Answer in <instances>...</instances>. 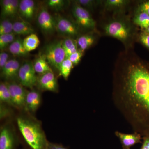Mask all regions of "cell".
Masks as SVG:
<instances>
[{
	"label": "cell",
	"instance_id": "6da1fadb",
	"mask_svg": "<svg viewBox=\"0 0 149 149\" xmlns=\"http://www.w3.org/2000/svg\"><path fill=\"white\" fill-rule=\"evenodd\" d=\"M112 98L133 132L149 138V61L133 49L120 52L113 72Z\"/></svg>",
	"mask_w": 149,
	"mask_h": 149
},
{
	"label": "cell",
	"instance_id": "7a4b0ae2",
	"mask_svg": "<svg viewBox=\"0 0 149 149\" xmlns=\"http://www.w3.org/2000/svg\"><path fill=\"white\" fill-rule=\"evenodd\" d=\"M103 29L106 35L120 41L125 49H133L134 43L137 42L139 29L132 19L124 14L114 15L104 24Z\"/></svg>",
	"mask_w": 149,
	"mask_h": 149
},
{
	"label": "cell",
	"instance_id": "3957f363",
	"mask_svg": "<svg viewBox=\"0 0 149 149\" xmlns=\"http://www.w3.org/2000/svg\"><path fill=\"white\" fill-rule=\"evenodd\" d=\"M17 123L29 149H47L49 141L38 121L29 118L20 116L17 118Z\"/></svg>",
	"mask_w": 149,
	"mask_h": 149
},
{
	"label": "cell",
	"instance_id": "277c9868",
	"mask_svg": "<svg viewBox=\"0 0 149 149\" xmlns=\"http://www.w3.org/2000/svg\"><path fill=\"white\" fill-rule=\"evenodd\" d=\"M52 67L59 71L62 63L66 58V55L62 45V41H56L45 47L42 54Z\"/></svg>",
	"mask_w": 149,
	"mask_h": 149
},
{
	"label": "cell",
	"instance_id": "5b68a950",
	"mask_svg": "<svg viewBox=\"0 0 149 149\" xmlns=\"http://www.w3.org/2000/svg\"><path fill=\"white\" fill-rule=\"evenodd\" d=\"M72 12L75 22L80 29L88 32L96 31V22L89 11L74 1Z\"/></svg>",
	"mask_w": 149,
	"mask_h": 149
},
{
	"label": "cell",
	"instance_id": "8992f818",
	"mask_svg": "<svg viewBox=\"0 0 149 149\" xmlns=\"http://www.w3.org/2000/svg\"><path fill=\"white\" fill-rule=\"evenodd\" d=\"M56 31L65 38H76L80 35V29L76 22L64 17L57 15L54 17Z\"/></svg>",
	"mask_w": 149,
	"mask_h": 149
},
{
	"label": "cell",
	"instance_id": "52a82bcc",
	"mask_svg": "<svg viewBox=\"0 0 149 149\" xmlns=\"http://www.w3.org/2000/svg\"><path fill=\"white\" fill-rule=\"evenodd\" d=\"M34 69L33 62L25 61L21 65L19 71L18 78L22 86L32 89L37 85V77Z\"/></svg>",
	"mask_w": 149,
	"mask_h": 149
},
{
	"label": "cell",
	"instance_id": "ba28073f",
	"mask_svg": "<svg viewBox=\"0 0 149 149\" xmlns=\"http://www.w3.org/2000/svg\"><path fill=\"white\" fill-rule=\"evenodd\" d=\"M37 21L38 26L45 35H52L56 32L54 18L49 13L45 7L40 9L37 14Z\"/></svg>",
	"mask_w": 149,
	"mask_h": 149
},
{
	"label": "cell",
	"instance_id": "9c48e42d",
	"mask_svg": "<svg viewBox=\"0 0 149 149\" xmlns=\"http://www.w3.org/2000/svg\"><path fill=\"white\" fill-rule=\"evenodd\" d=\"M8 86L14 107L18 109L25 107L27 92L21 84L16 82H6Z\"/></svg>",
	"mask_w": 149,
	"mask_h": 149
},
{
	"label": "cell",
	"instance_id": "30bf717a",
	"mask_svg": "<svg viewBox=\"0 0 149 149\" xmlns=\"http://www.w3.org/2000/svg\"><path fill=\"white\" fill-rule=\"evenodd\" d=\"M37 85L40 90L57 92L58 85L53 72H48L37 77Z\"/></svg>",
	"mask_w": 149,
	"mask_h": 149
},
{
	"label": "cell",
	"instance_id": "8fae6325",
	"mask_svg": "<svg viewBox=\"0 0 149 149\" xmlns=\"http://www.w3.org/2000/svg\"><path fill=\"white\" fill-rule=\"evenodd\" d=\"M131 3L128 0H105L102 1L104 10L113 12L115 15L124 14V10Z\"/></svg>",
	"mask_w": 149,
	"mask_h": 149
},
{
	"label": "cell",
	"instance_id": "7c38bea8",
	"mask_svg": "<svg viewBox=\"0 0 149 149\" xmlns=\"http://www.w3.org/2000/svg\"><path fill=\"white\" fill-rule=\"evenodd\" d=\"M21 65L15 58L9 59L1 70V75L7 80H12L18 78L19 71Z\"/></svg>",
	"mask_w": 149,
	"mask_h": 149
},
{
	"label": "cell",
	"instance_id": "4fadbf2b",
	"mask_svg": "<svg viewBox=\"0 0 149 149\" xmlns=\"http://www.w3.org/2000/svg\"><path fill=\"white\" fill-rule=\"evenodd\" d=\"M115 135L119 139L123 149H130L134 145L141 143L142 136L136 132L127 134L116 131Z\"/></svg>",
	"mask_w": 149,
	"mask_h": 149
},
{
	"label": "cell",
	"instance_id": "5bb4252c",
	"mask_svg": "<svg viewBox=\"0 0 149 149\" xmlns=\"http://www.w3.org/2000/svg\"><path fill=\"white\" fill-rule=\"evenodd\" d=\"M17 143L10 127L5 126L0 132V149H15Z\"/></svg>",
	"mask_w": 149,
	"mask_h": 149
},
{
	"label": "cell",
	"instance_id": "9a60e30c",
	"mask_svg": "<svg viewBox=\"0 0 149 149\" xmlns=\"http://www.w3.org/2000/svg\"><path fill=\"white\" fill-rule=\"evenodd\" d=\"M98 34L97 31L88 32L79 35L76 39L77 48L79 50L84 52L95 44L98 38Z\"/></svg>",
	"mask_w": 149,
	"mask_h": 149
},
{
	"label": "cell",
	"instance_id": "2e32d148",
	"mask_svg": "<svg viewBox=\"0 0 149 149\" xmlns=\"http://www.w3.org/2000/svg\"><path fill=\"white\" fill-rule=\"evenodd\" d=\"M36 10V5L32 0L20 1L19 13L26 21L32 20L34 18Z\"/></svg>",
	"mask_w": 149,
	"mask_h": 149
},
{
	"label": "cell",
	"instance_id": "e0dca14e",
	"mask_svg": "<svg viewBox=\"0 0 149 149\" xmlns=\"http://www.w3.org/2000/svg\"><path fill=\"white\" fill-rule=\"evenodd\" d=\"M41 103V96L38 91L35 90L27 92L25 100V107L27 110L35 112Z\"/></svg>",
	"mask_w": 149,
	"mask_h": 149
},
{
	"label": "cell",
	"instance_id": "ac0fdd59",
	"mask_svg": "<svg viewBox=\"0 0 149 149\" xmlns=\"http://www.w3.org/2000/svg\"><path fill=\"white\" fill-rule=\"evenodd\" d=\"M13 32L15 35L27 36L34 33V29L28 22L20 20L13 22Z\"/></svg>",
	"mask_w": 149,
	"mask_h": 149
},
{
	"label": "cell",
	"instance_id": "d6986e66",
	"mask_svg": "<svg viewBox=\"0 0 149 149\" xmlns=\"http://www.w3.org/2000/svg\"><path fill=\"white\" fill-rule=\"evenodd\" d=\"M9 51L12 54L17 57H26L29 55L23 45V40L20 37H17L8 47Z\"/></svg>",
	"mask_w": 149,
	"mask_h": 149
},
{
	"label": "cell",
	"instance_id": "ffe728a7",
	"mask_svg": "<svg viewBox=\"0 0 149 149\" xmlns=\"http://www.w3.org/2000/svg\"><path fill=\"white\" fill-rule=\"evenodd\" d=\"M33 65L35 72L40 75L47 72H53L52 68L46 60L45 58L42 54L35 59Z\"/></svg>",
	"mask_w": 149,
	"mask_h": 149
},
{
	"label": "cell",
	"instance_id": "44dd1931",
	"mask_svg": "<svg viewBox=\"0 0 149 149\" xmlns=\"http://www.w3.org/2000/svg\"><path fill=\"white\" fill-rule=\"evenodd\" d=\"M132 21L140 29H146L149 26V15L143 11H135Z\"/></svg>",
	"mask_w": 149,
	"mask_h": 149
},
{
	"label": "cell",
	"instance_id": "7402d4cb",
	"mask_svg": "<svg viewBox=\"0 0 149 149\" xmlns=\"http://www.w3.org/2000/svg\"><path fill=\"white\" fill-rule=\"evenodd\" d=\"M62 45L66 55V58L78 51L76 40L73 38H65L62 40Z\"/></svg>",
	"mask_w": 149,
	"mask_h": 149
},
{
	"label": "cell",
	"instance_id": "603a6c76",
	"mask_svg": "<svg viewBox=\"0 0 149 149\" xmlns=\"http://www.w3.org/2000/svg\"><path fill=\"white\" fill-rule=\"evenodd\" d=\"M40 44L39 38L34 33L28 35L23 40V45L28 52L36 49Z\"/></svg>",
	"mask_w": 149,
	"mask_h": 149
},
{
	"label": "cell",
	"instance_id": "cb8c5ba5",
	"mask_svg": "<svg viewBox=\"0 0 149 149\" xmlns=\"http://www.w3.org/2000/svg\"><path fill=\"white\" fill-rule=\"evenodd\" d=\"M0 101L2 103L14 106L9 90L6 82H1L0 84Z\"/></svg>",
	"mask_w": 149,
	"mask_h": 149
},
{
	"label": "cell",
	"instance_id": "d4e9b609",
	"mask_svg": "<svg viewBox=\"0 0 149 149\" xmlns=\"http://www.w3.org/2000/svg\"><path fill=\"white\" fill-rule=\"evenodd\" d=\"M74 65L69 58H65L62 63L60 68L59 74L62 76L65 80L69 77L71 70Z\"/></svg>",
	"mask_w": 149,
	"mask_h": 149
},
{
	"label": "cell",
	"instance_id": "484cf974",
	"mask_svg": "<svg viewBox=\"0 0 149 149\" xmlns=\"http://www.w3.org/2000/svg\"><path fill=\"white\" fill-rule=\"evenodd\" d=\"M15 34L12 32L8 34L0 35V49L3 51L13 42L16 38Z\"/></svg>",
	"mask_w": 149,
	"mask_h": 149
},
{
	"label": "cell",
	"instance_id": "4316f807",
	"mask_svg": "<svg viewBox=\"0 0 149 149\" xmlns=\"http://www.w3.org/2000/svg\"><path fill=\"white\" fill-rule=\"evenodd\" d=\"M74 2L87 10H93L98 6L102 5V1L94 0H77Z\"/></svg>",
	"mask_w": 149,
	"mask_h": 149
},
{
	"label": "cell",
	"instance_id": "83f0119b",
	"mask_svg": "<svg viewBox=\"0 0 149 149\" xmlns=\"http://www.w3.org/2000/svg\"><path fill=\"white\" fill-rule=\"evenodd\" d=\"M13 23L9 19H4L0 23V35L13 32Z\"/></svg>",
	"mask_w": 149,
	"mask_h": 149
},
{
	"label": "cell",
	"instance_id": "f1b7e54d",
	"mask_svg": "<svg viewBox=\"0 0 149 149\" xmlns=\"http://www.w3.org/2000/svg\"><path fill=\"white\" fill-rule=\"evenodd\" d=\"M137 42L143 46L149 51V33L145 29H140L139 31Z\"/></svg>",
	"mask_w": 149,
	"mask_h": 149
},
{
	"label": "cell",
	"instance_id": "f546056e",
	"mask_svg": "<svg viewBox=\"0 0 149 149\" xmlns=\"http://www.w3.org/2000/svg\"><path fill=\"white\" fill-rule=\"evenodd\" d=\"M19 2L20 1L18 0H11L10 6L3 19L14 17L19 12Z\"/></svg>",
	"mask_w": 149,
	"mask_h": 149
},
{
	"label": "cell",
	"instance_id": "4dcf8cb0",
	"mask_svg": "<svg viewBox=\"0 0 149 149\" xmlns=\"http://www.w3.org/2000/svg\"><path fill=\"white\" fill-rule=\"evenodd\" d=\"M66 1L64 0H49L46 1L47 5L56 11L62 10L66 5Z\"/></svg>",
	"mask_w": 149,
	"mask_h": 149
},
{
	"label": "cell",
	"instance_id": "1f68e13d",
	"mask_svg": "<svg viewBox=\"0 0 149 149\" xmlns=\"http://www.w3.org/2000/svg\"><path fill=\"white\" fill-rule=\"evenodd\" d=\"M84 53V52H83L78 50L76 52L74 53L70 56L68 58H69L70 60L71 61L73 65L75 66L79 64Z\"/></svg>",
	"mask_w": 149,
	"mask_h": 149
},
{
	"label": "cell",
	"instance_id": "d6a6232c",
	"mask_svg": "<svg viewBox=\"0 0 149 149\" xmlns=\"http://www.w3.org/2000/svg\"><path fill=\"white\" fill-rule=\"evenodd\" d=\"M135 11H143L149 15V0L141 1L138 4Z\"/></svg>",
	"mask_w": 149,
	"mask_h": 149
},
{
	"label": "cell",
	"instance_id": "836d02e7",
	"mask_svg": "<svg viewBox=\"0 0 149 149\" xmlns=\"http://www.w3.org/2000/svg\"><path fill=\"white\" fill-rule=\"evenodd\" d=\"M1 103L0 107V118L1 119L5 118L10 115L11 111L10 109L4 104Z\"/></svg>",
	"mask_w": 149,
	"mask_h": 149
},
{
	"label": "cell",
	"instance_id": "e575fe53",
	"mask_svg": "<svg viewBox=\"0 0 149 149\" xmlns=\"http://www.w3.org/2000/svg\"><path fill=\"white\" fill-rule=\"evenodd\" d=\"M9 55L6 52L1 51L0 53V68L3 69L7 63L8 61Z\"/></svg>",
	"mask_w": 149,
	"mask_h": 149
},
{
	"label": "cell",
	"instance_id": "d590c367",
	"mask_svg": "<svg viewBox=\"0 0 149 149\" xmlns=\"http://www.w3.org/2000/svg\"><path fill=\"white\" fill-rule=\"evenodd\" d=\"M47 149H68L61 144L54 143L48 142Z\"/></svg>",
	"mask_w": 149,
	"mask_h": 149
},
{
	"label": "cell",
	"instance_id": "8d00e7d4",
	"mask_svg": "<svg viewBox=\"0 0 149 149\" xmlns=\"http://www.w3.org/2000/svg\"><path fill=\"white\" fill-rule=\"evenodd\" d=\"M143 143L141 149H149V138L143 137Z\"/></svg>",
	"mask_w": 149,
	"mask_h": 149
},
{
	"label": "cell",
	"instance_id": "74e56055",
	"mask_svg": "<svg viewBox=\"0 0 149 149\" xmlns=\"http://www.w3.org/2000/svg\"><path fill=\"white\" fill-rule=\"evenodd\" d=\"M145 30H146L147 32H148V33H149V26L148 27V28H147L146 29H145Z\"/></svg>",
	"mask_w": 149,
	"mask_h": 149
}]
</instances>
